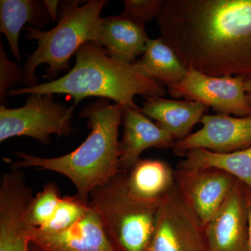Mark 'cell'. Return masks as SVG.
Returning a JSON list of instances; mask_svg holds the SVG:
<instances>
[{
    "instance_id": "cell-26",
    "label": "cell",
    "mask_w": 251,
    "mask_h": 251,
    "mask_svg": "<svg viewBox=\"0 0 251 251\" xmlns=\"http://www.w3.org/2000/svg\"><path fill=\"white\" fill-rule=\"evenodd\" d=\"M244 195L247 202L248 215H249V244L251 251V189L244 184Z\"/></svg>"
},
{
    "instance_id": "cell-11",
    "label": "cell",
    "mask_w": 251,
    "mask_h": 251,
    "mask_svg": "<svg viewBox=\"0 0 251 251\" xmlns=\"http://www.w3.org/2000/svg\"><path fill=\"white\" fill-rule=\"evenodd\" d=\"M206 251H251L244 184L237 181L205 226Z\"/></svg>"
},
{
    "instance_id": "cell-3",
    "label": "cell",
    "mask_w": 251,
    "mask_h": 251,
    "mask_svg": "<svg viewBox=\"0 0 251 251\" xmlns=\"http://www.w3.org/2000/svg\"><path fill=\"white\" fill-rule=\"evenodd\" d=\"M123 110L120 104L99 99L80 112L79 117L88 118L91 132L78 148L64 156L50 158L16 151L15 155L21 160L11 168L36 167L60 173L75 185L79 197L90 200L92 191L120 172L118 133Z\"/></svg>"
},
{
    "instance_id": "cell-6",
    "label": "cell",
    "mask_w": 251,
    "mask_h": 251,
    "mask_svg": "<svg viewBox=\"0 0 251 251\" xmlns=\"http://www.w3.org/2000/svg\"><path fill=\"white\" fill-rule=\"evenodd\" d=\"M75 105L67 106L55 101L53 94H31L25 104L18 108L0 107V142L18 136L34 138L50 144V135L72 134Z\"/></svg>"
},
{
    "instance_id": "cell-19",
    "label": "cell",
    "mask_w": 251,
    "mask_h": 251,
    "mask_svg": "<svg viewBox=\"0 0 251 251\" xmlns=\"http://www.w3.org/2000/svg\"><path fill=\"white\" fill-rule=\"evenodd\" d=\"M179 168H216L232 175L251 189V147L230 153H216L205 149L190 150L182 156Z\"/></svg>"
},
{
    "instance_id": "cell-7",
    "label": "cell",
    "mask_w": 251,
    "mask_h": 251,
    "mask_svg": "<svg viewBox=\"0 0 251 251\" xmlns=\"http://www.w3.org/2000/svg\"><path fill=\"white\" fill-rule=\"evenodd\" d=\"M147 251H206L205 227L176 185L160 201Z\"/></svg>"
},
{
    "instance_id": "cell-25",
    "label": "cell",
    "mask_w": 251,
    "mask_h": 251,
    "mask_svg": "<svg viewBox=\"0 0 251 251\" xmlns=\"http://www.w3.org/2000/svg\"><path fill=\"white\" fill-rule=\"evenodd\" d=\"M48 12L50 16L51 20L55 21L58 18L59 16V8L60 1H52V0H45L44 1Z\"/></svg>"
},
{
    "instance_id": "cell-2",
    "label": "cell",
    "mask_w": 251,
    "mask_h": 251,
    "mask_svg": "<svg viewBox=\"0 0 251 251\" xmlns=\"http://www.w3.org/2000/svg\"><path fill=\"white\" fill-rule=\"evenodd\" d=\"M166 86L149 77L136 65L109 57L99 44L90 41L75 54L74 67L64 76L34 87L11 90L9 97L31 94H67L75 106L84 99L97 97L113 100L124 108L140 109L136 95L163 97Z\"/></svg>"
},
{
    "instance_id": "cell-17",
    "label": "cell",
    "mask_w": 251,
    "mask_h": 251,
    "mask_svg": "<svg viewBox=\"0 0 251 251\" xmlns=\"http://www.w3.org/2000/svg\"><path fill=\"white\" fill-rule=\"evenodd\" d=\"M50 16L44 1L38 0H1L0 31L6 36L13 56L21 59L19 36L24 25L41 29L49 24Z\"/></svg>"
},
{
    "instance_id": "cell-4",
    "label": "cell",
    "mask_w": 251,
    "mask_h": 251,
    "mask_svg": "<svg viewBox=\"0 0 251 251\" xmlns=\"http://www.w3.org/2000/svg\"><path fill=\"white\" fill-rule=\"evenodd\" d=\"M80 1H63L59 12L58 24L50 30L27 25V38L36 41L37 48L27 56L25 64V85H39L36 70L47 64L44 78L55 80L59 73L69 70V60L77 50L90 41L99 40L101 27L100 14L108 4L105 0H90L80 6Z\"/></svg>"
},
{
    "instance_id": "cell-1",
    "label": "cell",
    "mask_w": 251,
    "mask_h": 251,
    "mask_svg": "<svg viewBox=\"0 0 251 251\" xmlns=\"http://www.w3.org/2000/svg\"><path fill=\"white\" fill-rule=\"evenodd\" d=\"M156 23L187 69L251 75V0H166Z\"/></svg>"
},
{
    "instance_id": "cell-8",
    "label": "cell",
    "mask_w": 251,
    "mask_h": 251,
    "mask_svg": "<svg viewBox=\"0 0 251 251\" xmlns=\"http://www.w3.org/2000/svg\"><path fill=\"white\" fill-rule=\"evenodd\" d=\"M245 77L212 76L188 69L182 80L167 89L173 98L198 102L218 114L247 117L251 115V105L246 94Z\"/></svg>"
},
{
    "instance_id": "cell-14",
    "label": "cell",
    "mask_w": 251,
    "mask_h": 251,
    "mask_svg": "<svg viewBox=\"0 0 251 251\" xmlns=\"http://www.w3.org/2000/svg\"><path fill=\"white\" fill-rule=\"evenodd\" d=\"M149 39L145 23L122 12L102 18L97 44L111 58L132 64L143 55Z\"/></svg>"
},
{
    "instance_id": "cell-22",
    "label": "cell",
    "mask_w": 251,
    "mask_h": 251,
    "mask_svg": "<svg viewBox=\"0 0 251 251\" xmlns=\"http://www.w3.org/2000/svg\"><path fill=\"white\" fill-rule=\"evenodd\" d=\"M60 193L57 185L49 183L42 191L33 198L27 210V219L32 227H39L50 221L55 214L59 202Z\"/></svg>"
},
{
    "instance_id": "cell-15",
    "label": "cell",
    "mask_w": 251,
    "mask_h": 251,
    "mask_svg": "<svg viewBox=\"0 0 251 251\" xmlns=\"http://www.w3.org/2000/svg\"><path fill=\"white\" fill-rule=\"evenodd\" d=\"M140 111L159 126L176 141L191 134L195 125L201 123L207 107L188 100H173L161 97H147Z\"/></svg>"
},
{
    "instance_id": "cell-28",
    "label": "cell",
    "mask_w": 251,
    "mask_h": 251,
    "mask_svg": "<svg viewBox=\"0 0 251 251\" xmlns=\"http://www.w3.org/2000/svg\"><path fill=\"white\" fill-rule=\"evenodd\" d=\"M29 251H41L39 250V249H36V247H33V246H31V247H29Z\"/></svg>"
},
{
    "instance_id": "cell-16",
    "label": "cell",
    "mask_w": 251,
    "mask_h": 251,
    "mask_svg": "<svg viewBox=\"0 0 251 251\" xmlns=\"http://www.w3.org/2000/svg\"><path fill=\"white\" fill-rule=\"evenodd\" d=\"M123 174L128 191L148 202H159L175 185V171L160 159H140Z\"/></svg>"
},
{
    "instance_id": "cell-18",
    "label": "cell",
    "mask_w": 251,
    "mask_h": 251,
    "mask_svg": "<svg viewBox=\"0 0 251 251\" xmlns=\"http://www.w3.org/2000/svg\"><path fill=\"white\" fill-rule=\"evenodd\" d=\"M135 64L144 74L166 87L182 80L188 72L179 56L161 36L149 39L145 52Z\"/></svg>"
},
{
    "instance_id": "cell-24",
    "label": "cell",
    "mask_w": 251,
    "mask_h": 251,
    "mask_svg": "<svg viewBox=\"0 0 251 251\" xmlns=\"http://www.w3.org/2000/svg\"><path fill=\"white\" fill-rule=\"evenodd\" d=\"M165 0H125L123 12L144 23L159 16Z\"/></svg>"
},
{
    "instance_id": "cell-10",
    "label": "cell",
    "mask_w": 251,
    "mask_h": 251,
    "mask_svg": "<svg viewBox=\"0 0 251 251\" xmlns=\"http://www.w3.org/2000/svg\"><path fill=\"white\" fill-rule=\"evenodd\" d=\"M201 123V129L175 142L173 148L175 155L183 156L194 149L230 153L251 147V115H204Z\"/></svg>"
},
{
    "instance_id": "cell-21",
    "label": "cell",
    "mask_w": 251,
    "mask_h": 251,
    "mask_svg": "<svg viewBox=\"0 0 251 251\" xmlns=\"http://www.w3.org/2000/svg\"><path fill=\"white\" fill-rule=\"evenodd\" d=\"M91 208L90 200L82 199L77 195L66 196L61 199L58 208L50 221L36 228L43 233H59L76 224Z\"/></svg>"
},
{
    "instance_id": "cell-20",
    "label": "cell",
    "mask_w": 251,
    "mask_h": 251,
    "mask_svg": "<svg viewBox=\"0 0 251 251\" xmlns=\"http://www.w3.org/2000/svg\"><path fill=\"white\" fill-rule=\"evenodd\" d=\"M27 211L23 206L9 205L0 210V251H29Z\"/></svg>"
},
{
    "instance_id": "cell-23",
    "label": "cell",
    "mask_w": 251,
    "mask_h": 251,
    "mask_svg": "<svg viewBox=\"0 0 251 251\" xmlns=\"http://www.w3.org/2000/svg\"><path fill=\"white\" fill-rule=\"evenodd\" d=\"M25 82L24 70L6 55L2 42H0V103L6 106L8 96L14 87Z\"/></svg>"
},
{
    "instance_id": "cell-13",
    "label": "cell",
    "mask_w": 251,
    "mask_h": 251,
    "mask_svg": "<svg viewBox=\"0 0 251 251\" xmlns=\"http://www.w3.org/2000/svg\"><path fill=\"white\" fill-rule=\"evenodd\" d=\"M123 136L120 142V171L127 173L150 148H173L176 140L168 132L153 123L140 109L124 108Z\"/></svg>"
},
{
    "instance_id": "cell-9",
    "label": "cell",
    "mask_w": 251,
    "mask_h": 251,
    "mask_svg": "<svg viewBox=\"0 0 251 251\" xmlns=\"http://www.w3.org/2000/svg\"><path fill=\"white\" fill-rule=\"evenodd\" d=\"M175 185L204 227L229 196L238 179L216 168H184L175 171Z\"/></svg>"
},
{
    "instance_id": "cell-12",
    "label": "cell",
    "mask_w": 251,
    "mask_h": 251,
    "mask_svg": "<svg viewBox=\"0 0 251 251\" xmlns=\"http://www.w3.org/2000/svg\"><path fill=\"white\" fill-rule=\"evenodd\" d=\"M29 239L30 245L41 251H115L92 205L71 228L59 233L46 234L32 227Z\"/></svg>"
},
{
    "instance_id": "cell-5",
    "label": "cell",
    "mask_w": 251,
    "mask_h": 251,
    "mask_svg": "<svg viewBox=\"0 0 251 251\" xmlns=\"http://www.w3.org/2000/svg\"><path fill=\"white\" fill-rule=\"evenodd\" d=\"M90 198L115 251H148L160 202H148L133 196L122 172L95 188Z\"/></svg>"
},
{
    "instance_id": "cell-27",
    "label": "cell",
    "mask_w": 251,
    "mask_h": 251,
    "mask_svg": "<svg viewBox=\"0 0 251 251\" xmlns=\"http://www.w3.org/2000/svg\"><path fill=\"white\" fill-rule=\"evenodd\" d=\"M245 90L248 100L251 105V75L245 77Z\"/></svg>"
}]
</instances>
